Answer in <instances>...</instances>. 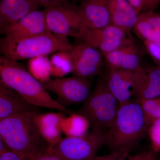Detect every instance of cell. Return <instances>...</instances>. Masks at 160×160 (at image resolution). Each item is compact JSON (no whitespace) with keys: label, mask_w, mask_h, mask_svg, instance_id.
<instances>
[{"label":"cell","mask_w":160,"mask_h":160,"mask_svg":"<svg viewBox=\"0 0 160 160\" xmlns=\"http://www.w3.org/2000/svg\"><path fill=\"white\" fill-rule=\"evenodd\" d=\"M38 112L26 111L0 120V138L10 150L29 158L51 146L38 129L35 120Z\"/></svg>","instance_id":"obj_1"},{"label":"cell","mask_w":160,"mask_h":160,"mask_svg":"<svg viewBox=\"0 0 160 160\" xmlns=\"http://www.w3.org/2000/svg\"><path fill=\"white\" fill-rule=\"evenodd\" d=\"M0 83L14 90L32 106L54 109L66 114L72 113L52 97L42 83L18 62L1 56Z\"/></svg>","instance_id":"obj_2"},{"label":"cell","mask_w":160,"mask_h":160,"mask_svg":"<svg viewBox=\"0 0 160 160\" xmlns=\"http://www.w3.org/2000/svg\"><path fill=\"white\" fill-rule=\"evenodd\" d=\"M144 112L136 99L120 104L113 123L106 132V145L113 153L124 154L148 132Z\"/></svg>","instance_id":"obj_3"},{"label":"cell","mask_w":160,"mask_h":160,"mask_svg":"<svg viewBox=\"0 0 160 160\" xmlns=\"http://www.w3.org/2000/svg\"><path fill=\"white\" fill-rule=\"evenodd\" d=\"M72 47L67 37L50 32L21 38L3 37L0 41L2 56L15 62L68 51Z\"/></svg>","instance_id":"obj_4"},{"label":"cell","mask_w":160,"mask_h":160,"mask_svg":"<svg viewBox=\"0 0 160 160\" xmlns=\"http://www.w3.org/2000/svg\"><path fill=\"white\" fill-rule=\"evenodd\" d=\"M119 106V103L109 91L102 76L76 112L88 120L92 130L106 133L114 121Z\"/></svg>","instance_id":"obj_5"},{"label":"cell","mask_w":160,"mask_h":160,"mask_svg":"<svg viewBox=\"0 0 160 160\" xmlns=\"http://www.w3.org/2000/svg\"><path fill=\"white\" fill-rule=\"evenodd\" d=\"M106 145V132L92 130L83 136L62 138L51 148L65 160H93Z\"/></svg>","instance_id":"obj_6"},{"label":"cell","mask_w":160,"mask_h":160,"mask_svg":"<svg viewBox=\"0 0 160 160\" xmlns=\"http://www.w3.org/2000/svg\"><path fill=\"white\" fill-rule=\"evenodd\" d=\"M47 27L56 35L80 39L89 29L79 7L66 6L45 9Z\"/></svg>","instance_id":"obj_7"},{"label":"cell","mask_w":160,"mask_h":160,"mask_svg":"<svg viewBox=\"0 0 160 160\" xmlns=\"http://www.w3.org/2000/svg\"><path fill=\"white\" fill-rule=\"evenodd\" d=\"M42 84L47 91L57 96L60 104L66 107L83 104L92 92L90 79L78 76L50 78Z\"/></svg>","instance_id":"obj_8"},{"label":"cell","mask_w":160,"mask_h":160,"mask_svg":"<svg viewBox=\"0 0 160 160\" xmlns=\"http://www.w3.org/2000/svg\"><path fill=\"white\" fill-rule=\"evenodd\" d=\"M80 39L103 54L134 43L130 32L112 24L101 29H88Z\"/></svg>","instance_id":"obj_9"},{"label":"cell","mask_w":160,"mask_h":160,"mask_svg":"<svg viewBox=\"0 0 160 160\" xmlns=\"http://www.w3.org/2000/svg\"><path fill=\"white\" fill-rule=\"evenodd\" d=\"M69 52L73 75L90 79L101 74L105 63L98 49L82 42L72 46Z\"/></svg>","instance_id":"obj_10"},{"label":"cell","mask_w":160,"mask_h":160,"mask_svg":"<svg viewBox=\"0 0 160 160\" xmlns=\"http://www.w3.org/2000/svg\"><path fill=\"white\" fill-rule=\"evenodd\" d=\"M4 38H21L49 32L45 9L32 12L22 19L0 29Z\"/></svg>","instance_id":"obj_11"},{"label":"cell","mask_w":160,"mask_h":160,"mask_svg":"<svg viewBox=\"0 0 160 160\" xmlns=\"http://www.w3.org/2000/svg\"><path fill=\"white\" fill-rule=\"evenodd\" d=\"M103 76L109 91L119 105L134 98L136 71L107 70Z\"/></svg>","instance_id":"obj_12"},{"label":"cell","mask_w":160,"mask_h":160,"mask_svg":"<svg viewBox=\"0 0 160 160\" xmlns=\"http://www.w3.org/2000/svg\"><path fill=\"white\" fill-rule=\"evenodd\" d=\"M107 70L136 71L141 68V52L134 43L104 54Z\"/></svg>","instance_id":"obj_13"},{"label":"cell","mask_w":160,"mask_h":160,"mask_svg":"<svg viewBox=\"0 0 160 160\" xmlns=\"http://www.w3.org/2000/svg\"><path fill=\"white\" fill-rule=\"evenodd\" d=\"M160 96V66L141 67L137 70L134 99L140 102Z\"/></svg>","instance_id":"obj_14"},{"label":"cell","mask_w":160,"mask_h":160,"mask_svg":"<svg viewBox=\"0 0 160 160\" xmlns=\"http://www.w3.org/2000/svg\"><path fill=\"white\" fill-rule=\"evenodd\" d=\"M41 6L38 0H1L0 29L38 10Z\"/></svg>","instance_id":"obj_15"},{"label":"cell","mask_w":160,"mask_h":160,"mask_svg":"<svg viewBox=\"0 0 160 160\" xmlns=\"http://www.w3.org/2000/svg\"><path fill=\"white\" fill-rule=\"evenodd\" d=\"M79 8L89 29H101L111 24L107 0H81Z\"/></svg>","instance_id":"obj_16"},{"label":"cell","mask_w":160,"mask_h":160,"mask_svg":"<svg viewBox=\"0 0 160 160\" xmlns=\"http://www.w3.org/2000/svg\"><path fill=\"white\" fill-rule=\"evenodd\" d=\"M17 92L0 83V120L29 111H37Z\"/></svg>","instance_id":"obj_17"},{"label":"cell","mask_w":160,"mask_h":160,"mask_svg":"<svg viewBox=\"0 0 160 160\" xmlns=\"http://www.w3.org/2000/svg\"><path fill=\"white\" fill-rule=\"evenodd\" d=\"M111 24L130 32L138 13L127 0H107Z\"/></svg>","instance_id":"obj_18"},{"label":"cell","mask_w":160,"mask_h":160,"mask_svg":"<svg viewBox=\"0 0 160 160\" xmlns=\"http://www.w3.org/2000/svg\"><path fill=\"white\" fill-rule=\"evenodd\" d=\"M63 112H50L36 115V123L41 135L53 145L62 138V123L66 118Z\"/></svg>","instance_id":"obj_19"},{"label":"cell","mask_w":160,"mask_h":160,"mask_svg":"<svg viewBox=\"0 0 160 160\" xmlns=\"http://www.w3.org/2000/svg\"><path fill=\"white\" fill-rule=\"evenodd\" d=\"M138 37L144 41L160 39V16L153 11L142 12L133 28Z\"/></svg>","instance_id":"obj_20"},{"label":"cell","mask_w":160,"mask_h":160,"mask_svg":"<svg viewBox=\"0 0 160 160\" xmlns=\"http://www.w3.org/2000/svg\"><path fill=\"white\" fill-rule=\"evenodd\" d=\"M90 127L88 120L82 115L72 112L69 117L64 118L62 123V131L66 137H81L88 133Z\"/></svg>","instance_id":"obj_21"},{"label":"cell","mask_w":160,"mask_h":160,"mask_svg":"<svg viewBox=\"0 0 160 160\" xmlns=\"http://www.w3.org/2000/svg\"><path fill=\"white\" fill-rule=\"evenodd\" d=\"M51 75L55 78H63L72 73L71 59L68 51L58 52L49 58Z\"/></svg>","instance_id":"obj_22"},{"label":"cell","mask_w":160,"mask_h":160,"mask_svg":"<svg viewBox=\"0 0 160 160\" xmlns=\"http://www.w3.org/2000/svg\"><path fill=\"white\" fill-rule=\"evenodd\" d=\"M47 56L38 57L29 59L28 62V71L41 83L51 78L49 59Z\"/></svg>","instance_id":"obj_23"},{"label":"cell","mask_w":160,"mask_h":160,"mask_svg":"<svg viewBox=\"0 0 160 160\" xmlns=\"http://www.w3.org/2000/svg\"><path fill=\"white\" fill-rule=\"evenodd\" d=\"M148 127L160 119V96L140 102Z\"/></svg>","instance_id":"obj_24"},{"label":"cell","mask_w":160,"mask_h":160,"mask_svg":"<svg viewBox=\"0 0 160 160\" xmlns=\"http://www.w3.org/2000/svg\"><path fill=\"white\" fill-rule=\"evenodd\" d=\"M148 132L152 148L155 151H160V119L152 123Z\"/></svg>","instance_id":"obj_25"},{"label":"cell","mask_w":160,"mask_h":160,"mask_svg":"<svg viewBox=\"0 0 160 160\" xmlns=\"http://www.w3.org/2000/svg\"><path fill=\"white\" fill-rule=\"evenodd\" d=\"M144 46L156 62H160V39L155 42L144 41Z\"/></svg>","instance_id":"obj_26"},{"label":"cell","mask_w":160,"mask_h":160,"mask_svg":"<svg viewBox=\"0 0 160 160\" xmlns=\"http://www.w3.org/2000/svg\"><path fill=\"white\" fill-rule=\"evenodd\" d=\"M29 160H65L52 149L51 147L46 151L30 158Z\"/></svg>","instance_id":"obj_27"},{"label":"cell","mask_w":160,"mask_h":160,"mask_svg":"<svg viewBox=\"0 0 160 160\" xmlns=\"http://www.w3.org/2000/svg\"><path fill=\"white\" fill-rule=\"evenodd\" d=\"M146 152L135 155L132 156L125 158L119 157L120 154H113L110 155L102 156H96L93 160H142L145 157Z\"/></svg>","instance_id":"obj_28"},{"label":"cell","mask_w":160,"mask_h":160,"mask_svg":"<svg viewBox=\"0 0 160 160\" xmlns=\"http://www.w3.org/2000/svg\"><path fill=\"white\" fill-rule=\"evenodd\" d=\"M29 159L11 150L0 154V160H29Z\"/></svg>","instance_id":"obj_29"},{"label":"cell","mask_w":160,"mask_h":160,"mask_svg":"<svg viewBox=\"0 0 160 160\" xmlns=\"http://www.w3.org/2000/svg\"><path fill=\"white\" fill-rule=\"evenodd\" d=\"M41 6L45 9L67 5L68 0H38Z\"/></svg>","instance_id":"obj_30"},{"label":"cell","mask_w":160,"mask_h":160,"mask_svg":"<svg viewBox=\"0 0 160 160\" xmlns=\"http://www.w3.org/2000/svg\"><path fill=\"white\" fill-rule=\"evenodd\" d=\"M160 3V0H142V12L153 11Z\"/></svg>","instance_id":"obj_31"},{"label":"cell","mask_w":160,"mask_h":160,"mask_svg":"<svg viewBox=\"0 0 160 160\" xmlns=\"http://www.w3.org/2000/svg\"><path fill=\"white\" fill-rule=\"evenodd\" d=\"M127 1L134 7L138 14H140L142 12V0H127Z\"/></svg>","instance_id":"obj_32"},{"label":"cell","mask_w":160,"mask_h":160,"mask_svg":"<svg viewBox=\"0 0 160 160\" xmlns=\"http://www.w3.org/2000/svg\"><path fill=\"white\" fill-rule=\"evenodd\" d=\"M10 150L6 143L0 138V154Z\"/></svg>","instance_id":"obj_33"},{"label":"cell","mask_w":160,"mask_h":160,"mask_svg":"<svg viewBox=\"0 0 160 160\" xmlns=\"http://www.w3.org/2000/svg\"><path fill=\"white\" fill-rule=\"evenodd\" d=\"M142 160H155L153 154L150 152H146L145 157Z\"/></svg>","instance_id":"obj_34"},{"label":"cell","mask_w":160,"mask_h":160,"mask_svg":"<svg viewBox=\"0 0 160 160\" xmlns=\"http://www.w3.org/2000/svg\"><path fill=\"white\" fill-rule=\"evenodd\" d=\"M157 64H158V66H160V62H156Z\"/></svg>","instance_id":"obj_35"}]
</instances>
